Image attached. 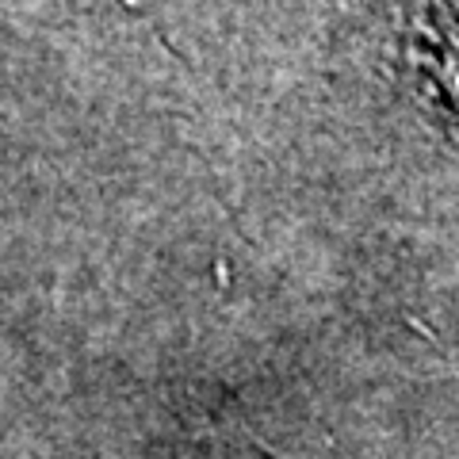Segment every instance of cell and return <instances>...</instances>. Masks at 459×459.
<instances>
[{"mask_svg":"<svg viewBox=\"0 0 459 459\" xmlns=\"http://www.w3.org/2000/svg\"><path fill=\"white\" fill-rule=\"evenodd\" d=\"M410 65L440 104L459 111V8H437L410 31Z\"/></svg>","mask_w":459,"mask_h":459,"instance_id":"cell-1","label":"cell"}]
</instances>
